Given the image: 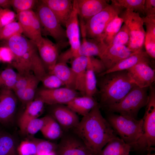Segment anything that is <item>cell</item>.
Segmentation results:
<instances>
[{"mask_svg": "<svg viewBox=\"0 0 155 155\" xmlns=\"http://www.w3.org/2000/svg\"><path fill=\"white\" fill-rule=\"evenodd\" d=\"M72 131L96 155H99L107 143L116 136L110 124L102 116L98 104L83 116Z\"/></svg>", "mask_w": 155, "mask_h": 155, "instance_id": "cell-1", "label": "cell"}, {"mask_svg": "<svg viewBox=\"0 0 155 155\" xmlns=\"http://www.w3.org/2000/svg\"><path fill=\"white\" fill-rule=\"evenodd\" d=\"M13 55L11 65L20 75L33 74L40 81L46 73L39 57L37 46L22 34L13 36L7 40V45Z\"/></svg>", "mask_w": 155, "mask_h": 155, "instance_id": "cell-2", "label": "cell"}, {"mask_svg": "<svg viewBox=\"0 0 155 155\" xmlns=\"http://www.w3.org/2000/svg\"><path fill=\"white\" fill-rule=\"evenodd\" d=\"M100 105L107 109L119 102L136 85L127 70L98 76Z\"/></svg>", "mask_w": 155, "mask_h": 155, "instance_id": "cell-3", "label": "cell"}, {"mask_svg": "<svg viewBox=\"0 0 155 155\" xmlns=\"http://www.w3.org/2000/svg\"><path fill=\"white\" fill-rule=\"evenodd\" d=\"M115 133L132 148L143 133V119L111 113L106 119Z\"/></svg>", "mask_w": 155, "mask_h": 155, "instance_id": "cell-4", "label": "cell"}, {"mask_svg": "<svg viewBox=\"0 0 155 155\" xmlns=\"http://www.w3.org/2000/svg\"><path fill=\"white\" fill-rule=\"evenodd\" d=\"M149 88L148 101L142 118L143 133L132 148L149 153L154 150L155 146V89L153 85Z\"/></svg>", "mask_w": 155, "mask_h": 155, "instance_id": "cell-5", "label": "cell"}, {"mask_svg": "<svg viewBox=\"0 0 155 155\" xmlns=\"http://www.w3.org/2000/svg\"><path fill=\"white\" fill-rule=\"evenodd\" d=\"M148 88H140L135 85L119 103L108 107V111L137 119L138 113L146 106L148 100Z\"/></svg>", "mask_w": 155, "mask_h": 155, "instance_id": "cell-6", "label": "cell"}, {"mask_svg": "<svg viewBox=\"0 0 155 155\" xmlns=\"http://www.w3.org/2000/svg\"><path fill=\"white\" fill-rule=\"evenodd\" d=\"M36 13L40 22L41 32L52 37L63 48L69 44L65 30L49 7L42 0L37 4Z\"/></svg>", "mask_w": 155, "mask_h": 155, "instance_id": "cell-7", "label": "cell"}, {"mask_svg": "<svg viewBox=\"0 0 155 155\" xmlns=\"http://www.w3.org/2000/svg\"><path fill=\"white\" fill-rule=\"evenodd\" d=\"M123 8L112 2L85 23L87 38L101 42L102 36L108 24L119 16Z\"/></svg>", "mask_w": 155, "mask_h": 155, "instance_id": "cell-8", "label": "cell"}, {"mask_svg": "<svg viewBox=\"0 0 155 155\" xmlns=\"http://www.w3.org/2000/svg\"><path fill=\"white\" fill-rule=\"evenodd\" d=\"M120 15L129 33L130 40L127 46L133 53L142 50L146 36L142 18L139 13L126 9Z\"/></svg>", "mask_w": 155, "mask_h": 155, "instance_id": "cell-9", "label": "cell"}, {"mask_svg": "<svg viewBox=\"0 0 155 155\" xmlns=\"http://www.w3.org/2000/svg\"><path fill=\"white\" fill-rule=\"evenodd\" d=\"M55 155H89L91 152L73 131L63 132L55 151Z\"/></svg>", "mask_w": 155, "mask_h": 155, "instance_id": "cell-10", "label": "cell"}, {"mask_svg": "<svg viewBox=\"0 0 155 155\" xmlns=\"http://www.w3.org/2000/svg\"><path fill=\"white\" fill-rule=\"evenodd\" d=\"M81 94L75 90L66 87L49 89L44 88L37 90L36 97L49 105L66 104Z\"/></svg>", "mask_w": 155, "mask_h": 155, "instance_id": "cell-11", "label": "cell"}, {"mask_svg": "<svg viewBox=\"0 0 155 155\" xmlns=\"http://www.w3.org/2000/svg\"><path fill=\"white\" fill-rule=\"evenodd\" d=\"M73 11L65 25L67 38L70 46L66 51L72 59L79 56L78 51L81 43L79 17L73 2Z\"/></svg>", "mask_w": 155, "mask_h": 155, "instance_id": "cell-12", "label": "cell"}, {"mask_svg": "<svg viewBox=\"0 0 155 155\" xmlns=\"http://www.w3.org/2000/svg\"><path fill=\"white\" fill-rule=\"evenodd\" d=\"M49 113V115L59 124L63 132L72 130L80 121L77 114L64 104L50 105Z\"/></svg>", "mask_w": 155, "mask_h": 155, "instance_id": "cell-13", "label": "cell"}, {"mask_svg": "<svg viewBox=\"0 0 155 155\" xmlns=\"http://www.w3.org/2000/svg\"><path fill=\"white\" fill-rule=\"evenodd\" d=\"M36 44L40 58L47 73L57 63L60 55L59 51L63 47L43 37Z\"/></svg>", "mask_w": 155, "mask_h": 155, "instance_id": "cell-14", "label": "cell"}, {"mask_svg": "<svg viewBox=\"0 0 155 155\" xmlns=\"http://www.w3.org/2000/svg\"><path fill=\"white\" fill-rule=\"evenodd\" d=\"M133 53L127 46L109 45L106 46L99 57L104 63L106 71L112 68Z\"/></svg>", "mask_w": 155, "mask_h": 155, "instance_id": "cell-15", "label": "cell"}, {"mask_svg": "<svg viewBox=\"0 0 155 155\" xmlns=\"http://www.w3.org/2000/svg\"><path fill=\"white\" fill-rule=\"evenodd\" d=\"M149 64L140 62L127 70L135 84L140 88L149 87L155 82V70Z\"/></svg>", "mask_w": 155, "mask_h": 155, "instance_id": "cell-16", "label": "cell"}, {"mask_svg": "<svg viewBox=\"0 0 155 155\" xmlns=\"http://www.w3.org/2000/svg\"><path fill=\"white\" fill-rule=\"evenodd\" d=\"M17 97L12 90L1 88L0 123L6 124L13 119L17 106Z\"/></svg>", "mask_w": 155, "mask_h": 155, "instance_id": "cell-17", "label": "cell"}, {"mask_svg": "<svg viewBox=\"0 0 155 155\" xmlns=\"http://www.w3.org/2000/svg\"><path fill=\"white\" fill-rule=\"evenodd\" d=\"M79 18L86 22L109 4L105 0H74Z\"/></svg>", "mask_w": 155, "mask_h": 155, "instance_id": "cell-18", "label": "cell"}, {"mask_svg": "<svg viewBox=\"0 0 155 155\" xmlns=\"http://www.w3.org/2000/svg\"><path fill=\"white\" fill-rule=\"evenodd\" d=\"M79 22L82 39L78 51V56L87 57L96 56L99 57L105 44L87 38L85 30V22L81 19H79Z\"/></svg>", "mask_w": 155, "mask_h": 155, "instance_id": "cell-19", "label": "cell"}, {"mask_svg": "<svg viewBox=\"0 0 155 155\" xmlns=\"http://www.w3.org/2000/svg\"><path fill=\"white\" fill-rule=\"evenodd\" d=\"M88 57L79 56L72 59L71 68L74 74L75 90L85 95V79Z\"/></svg>", "mask_w": 155, "mask_h": 155, "instance_id": "cell-20", "label": "cell"}, {"mask_svg": "<svg viewBox=\"0 0 155 155\" xmlns=\"http://www.w3.org/2000/svg\"><path fill=\"white\" fill-rule=\"evenodd\" d=\"M54 13L62 26L65 24L73 10V0H42Z\"/></svg>", "mask_w": 155, "mask_h": 155, "instance_id": "cell-21", "label": "cell"}, {"mask_svg": "<svg viewBox=\"0 0 155 155\" xmlns=\"http://www.w3.org/2000/svg\"><path fill=\"white\" fill-rule=\"evenodd\" d=\"M44 103L39 98L34 99L26 106L25 109L20 116L19 125L21 131L24 133L26 127L31 120L38 118L42 114Z\"/></svg>", "mask_w": 155, "mask_h": 155, "instance_id": "cell-22", "label": "cell"}, {"mask_svg": "<svg viewBox=\"0 0 155 155\" xmlns=\"http://www.w3.org/2000/svg\"><path fill=\"white\" fill-rule=\"evenodd\" d=\"M145 62L150 63V57L142 50L133 53L127 58L120 61L112 68L106 70L98 76L110 72L127 70L140 62Z\"/></svg>", "mask_w": 155, "mask_h": 155, "instance_id": "cell-23", "label": "cell"}, {"mask_svg": "<svg viewBox=\"0 0 155 155\" xmlns=\"http://www.w3.org/2000/svg\"><path fill=\"white\" fill-rule=\"evenodd\" d=\"M98 104L93 97L85 95L75 98L66 105L73 111L83 117Z\"/></svg>", "mask_w": 155, "mask_h": 155, "instance_id": "cell-24", "label": "cell"}, {"mask_svg": "<svg viewBox=\"0 0 155 155\" xmlns=\"http://www.w3.org/2000/svg\"><path fill=\"white\" fill-rule=\"evenodd\" d=\"M49 73L56 76L62 82L65 87L75 90V79L71 67L67 63L58 62Z\"/></svg>", "mask_w": 155, "mask_h": 155, "instance_id": "cell-25", "label": "cell"}, {"mask_svg": "<svg viewBox=\"0 0 155 155\" xmlns=\"http://www.w3.org/2000/svg\"><path fill=\"white\" fill-rule=\"evenodd\" d=\"M131 146L117 136L111 139L99 155H129Z\"/></svg>", "mask_w": 155, "mask_h": 155, "instance_id": "cell-26", "label": "cell"}, {"mask_svg": "<svg viewBox=\"0 0 155 155\" xmlns=\"http://www.w3.org/2000/svg\"><path fill=\"white\" fill-rule=\"evenodd\" d=\"M40 131L45 138L51 140L61 138L63 132L58 123L49 115H47L46 122Z\"/></svg>", "mask_w": 155, "mask_h": 155, "instance_id": "cell-27", "label": "cell"}, {"mask_svg": "<svg viewBox=\"0 0 155 155\" xmlns=\"http://www.w3.org/2000/svg\"><path fill=\"white\" fill-rule=\"evenodd\" d=\"M39 82H40V80L36 78L25 88L13 91L17 98L26 106L34 99Z\"/></svg>", "mask_w": 155, "mask_h": 155, "instance_id": "cell-28", "label": "cell"}, {"mask_svg": "<svg viewBox=\"0 0 155 155\" xmlns=\"http://www.w3.org/2000/svg\"><path fill=\"white\" fill-rule=\"evenodd\" d=\"M123 23V19L119 16L112 20L105 29L101 37V42L107 46H108L120 29Z\"/></svg>", "mask_w": 155, "mask_h": 155, "instance_id": "cell-29", "label": "cell"}, {"mask_svg": "<svg viewBox=\"0 0 155 155\" xmlns=\"http://www.w3.org/2000/svg\"><path fill=\"white\" fill-rule=\"evenodd\" d=\"M15 139L10 134L0 131V155H18Z\"/></svg>", "mask_w": 155, "mask_h": 155, "instance_id": "cell-30", "label": "cell"}, {"mask_svg": "<svg viewBox=\"0 0 155 155\" xmlns=\"http://www.w3.org/2000/svg\"><path fill=\"white\" fill-rule=\"evenodd\" d=\"M35 12L32 10L17 13V19L23 30L24 36L30 40L33 18Z\"/></svg>", "mask_w": 155, "mask_h": 155, "instance_id": "cell-31", "label": "cell"}, {"mask_svg": "<svg viewBox=\"0 0 155 155\" xmlns=\"http://www.w3.org/2000/svg\"><path fill=\"white\" fill-rule=\"evenodd\" d=\"M19 76V74L10 67L0 71L1 88L13 90Z\"/></svg>", "mask_w": 155, "mask_h": 155, "instance_id": "cell-32", "label": "cell"}, {"mask_svg": "<svg viewBox=\"0 0 155 155\" xmlns=\"http://www.w3.org/2000/svg\"><path fill=\"white\" fill-rule=\"evenodd\" d=\"M97 86L96 74L88 63L85 79V95L93 97L98 92Z\"/></svg>", "mask_w": 155, "mask_h": 155, "instance_id": "cell-33", "label": "cell"}, {"mask_svg": "<svg viewBox=\"0 0 155 155\" xmlns=\"http://www.w3.org/2000/svg\"><path fill=\"white\" fill-rule=\"evenodd\" d=\"M111 2L126 9L144 14V5L145 0H113Z\"/></svg>", "mask_w": 155, "mask_h": 155, "instance_id": "cell-34", "label": "cell"}, {"mask_svg": "<svg viewBox=\"0 0 155 155\" xmlns=\"http://www.w3.org/2000/svg\"><path fill=\"white\" fill-rule=\"evenodd\" d=\"M22 34L23 30L20 23L15 21L2 28L0 32V40H7L13 36Z\"/></svg>", "mask_w": 155, "mask_h": 155, "instance_id": "cell-35", "label": "cell"}, {"mask_svg": "<svg viewBox=\"0 0 155 155\" xmlns=\"http://www.w3.org/2000/svg\"><path fill=\"white\" fill-rule=\"evenodd\" d=\"M129 40L130 35L128 28L124 24L108 46L121 45L127 46Z\"/></svg>", "mask_w": 155, "mask_h": 155, "instance_id": "cell-36", "label": "cell"}, {"mask_svg": "<svg viewBox=\"0 0 155 155\" xmlns=\"http://www.w3.org/2000/svg\"><path fill=\"white\" fill-rule=\"evenodd\" d=\"M36 144V155H44L55 152L57 144L43 140L34 139Z\"/></svg>", "mask_w": 155, "mask_h": 155, "instance_id": "cell-37", "label": "cell"}, {"mask_svg": "<svg viewBox=\"0 0 155 155\" xmlns=\"http://www.w3.org/2000/svg\"><path fill=\"white\" fill-rule=\"evenodd\" d=\"M36 144L34 139L22 141L17 149L19 155H36Z\"/></svg>", "mask_w": 155, "mask_h": 155, "instance_id": "cell-38", "label": "cell"}, {"mask_svg": "<svg viewBox=\"0 0 155 155\" xmlns=\"http://www.w3.org/2000/svg\"><path fill=\"white\" fill-rule=\"evenodd\" d=\"M47 115L41 118H36L31 120L27 124L24 133L33 135L41 129L45 123Z\"/></svg>", "mask_w": 155, "mask_h": 155, "instance_id": "cell-39", "label": "cell"}, {"mask_svg": "<svg viewBox=\"0 0 155 155\" xmlns=\"http://www.w3.org/2000/svg\"><path fill=\"white\" fill-rule=\"evenodd\" d=\"M44 88L49 89H55L65 86L62 82L55 75L47 73L41 79Z\"/></svg>", "mask_w": 155, "mask_h": 155, "instance_id": "cell-40", "label": "cell"}, {"mask_svg": "<svg viewBox=\"0 0 155 155\" xmlns=\"http://www.w3.org/2000/svg\"><path fill=\"white\" fill-rule=\"evenodd\" d=\"M37 2L35 0H11V5L17 13L32 10Z\"/></svg>", "mask_w": 155, "mask_h": 155, "instance_id": "cell-41", "label": "cell"}, {"mask_svg": "<svg viewBox=\"0 0 155 155\" xmlns=\"http://www.w3.org/2000/svg\"><path fill=\"white\" fill-rule=\"evenodd\" d=\"M17 15L9 8L3 9L0 7V20L3 28L5 25L15 21Z\"/></svg>", "mask_w": 155, "mask_h": 155, "instance_id": "cell-42", "label": "cell"}, {"mask_svg": "<svg viewBox=\"0 0 155 155\" xmlns=\"http://www.w3.org/2000/svg\"><path fill=\"white\" fill-rule=\"evenodd\" d=\"M37 77L32 73L24 75L19 74L18 78L12 91L25 88L31 83Z\"/></svg>", "mask_w": 155, "mask_h": 155, "instance_id": "cell-43", "label": "cell"}, {"mask_svg": "<svg viewBox=\"0 0 155 155\" xmlns=\"http://www.w3.org/2000/svg\"><path fill=\"white\" fill-rule=\"evenodd\" d=\"M88 64L95 74H97L98 75L106 71L105 67L102 61L94 57H88Z\"/></svg>", "mask_w": 155, "mask_h": 155, "instance_id": "cell-44", "label": "cell"}, {"mask_svg": "<svg viewBox=\"0 0 155 155\" xmlns=\"http://www.w3.org/2000/svg\"><path fill=\"white\" fill-rule=\"evenodd\" d=\"M146 26V35L155 39V15L142 18Z\"/></svg>", "mask_w": 155, "mask_h": 155, "instance_id": "cell-45", "label": "cell"}, {"mask_svg": "<svg viewBox=\"0 0 155 155\" xmlns=\"http://www.w3.org/2000/svg\"><path fill=\"white\" fill-rule=\"evenodd\" d=\"M14 55L11 49L7 46L0 47V60L4 63L11 64Z\"/></svg>", "mask_w": 155, "mask_h": 155, "instance_id": "cell-46", "label": "cell"}, {"mask_svg": "<svg viewBox=\"0 0 155 155\" xmlns=\"http://www.w3.org/2000/svg\"><path fill=\"white\" fill-rule=\"evenodd\" d=\"M146 52L150 57L155 58V39L146 35L144 42Z\"/></svg>", "mask_w": 155, "mask_h": 155, "instance_id": "cell-47", "label": "cell"}, {"mask_svg": "<svg viewBox=\"0 0 155 155\" xmlns=\"http://www.w3.org/2000/svg\"><path fill=\"white\" fill-rule=\"evenodd\" d=\"M144 11L146 16L155 15V0H145Z\"/></svg>", "mask_w": 155, "mask_h": 155, "instance_id": "cell-48", "label": "cell"}, {"mask_svg": "<svg viewBox=\"0 0 155 155\" xmlns=\"http://www.w3.org/2000/svg\"><path fill=\"white\" fill-rule=\"evenodd\" d=\"M11 0H0V7L8 8L10 6Z\"/></svg>", "mask_w": 155, "mask_h": 155, "instance_id": "cell-49", "label": "cell"}, {"mask_svg": "<svg viewBox=\"0 0 155 155\" xmlns=\"http://www.w3.org/2000/svg\"><path fill=\"white\" fill-rule=\"evenodd\" d=\"M2 27L1 26V22H0V32H1V31L2 28Z\"/></svg>", "mask_w": 155, "mask_h": 155, "instance_id": "cell-50", "label": "cell"}, {"mask_svg": "<svg viewBox=\"0 0 155 155\" xmlns=\"http://www.w3.org/2000/svg\"><path fill=\"white\" fill-rule=\"evenodd\" d=\"M89 155H96L93 153L92 152H91L89 154Z\"/></svg>", "mask_w": 155, "mask_h": 155, "instance_id": "cell-51", "label": "cell"}, {"mask_svg": "<svg viewBox=\"0 0 155 155\" xmlns=\"http://www.w3.org/2000/svg\"><path fill=\"white\" fill-rule=\"evenodd\" d=\"M146 155H155V154H150V153H149Z\"/></svg>", "mask_w": 155, "mask_h": 155, "instance_id": "cell-52", "label": "cell"}, {"mask_svg": "<svg viewBox=\"0 0 155 155\" xmlns=\"http://www.w3.org/2000/svg\"></svg>", "mask_w": 155, "mask_h": 155, "instance_id": "cell-53", "label": "cell"}, {"mask_svg": "<svg viewBox=\"0 0 155 155\" xmlns=\"http://www.w3.org/2000/svg\"></svg>", "mask_w": 155, "mask_h": 155, "instance_id": "cell-54", "label": "cell"}]
</instances>
